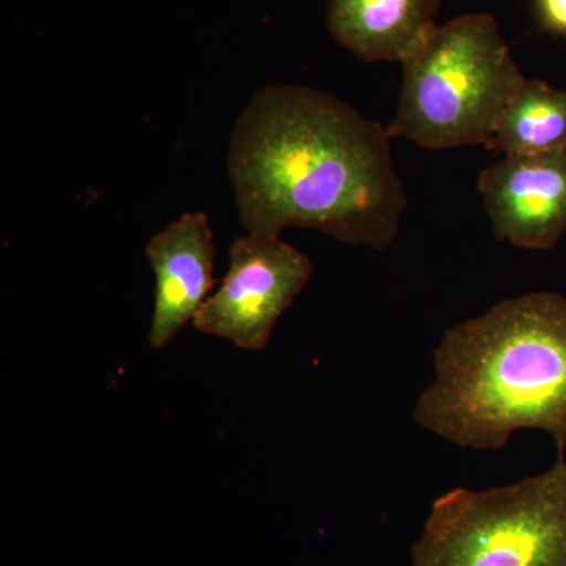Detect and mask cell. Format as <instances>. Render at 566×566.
Listing matches in <instances>:
<instances>
[{
	"instance_id": "obj_8",
	"label": "cell",
	"mask_w": 566,
	"mask_h": 566,
	"mask_svg": "<svg viewBox=\"0 0 566 566\" xmlns=\"http://www.w3.org/2000/svg\"><path fill=\"white\" fill-rule=\"evenodd\" d=\"M441 0H329L327 29L367 63L403 62L438 28Z\"/></svg>"
},
{
	"instance_id": "obj_5",
	"label": "cell",
	"mask_w": 566,
	"mask_h": 566,
	"mask_svg": "<svg viewBox=\"0 0 566 566\" xmlns=\"http://www.w3.org/2000/svg\"><path fill=\"white\" fill-rule=\"evenodd\" d=\"M312 274L311 259L279 237L238 238L230 245L226 277L193 316V327L245 352H263Z\"/></svg>"
},
{
	"instance_id": "obj_9",
	"label": "cell",
	"mask_w": 566,
	"mask_h": 566,
	"mask_svg": "<svg viewBox=\"0 0 566 566\" xmlns=\"http://www.w3.org/2000/svg\"><path fill=\"white\" fill-rule=\"evenodd\" d=\"M488 150L534 155L566 147V88L526 80L495 123Z\"/></svg>"
},
{
	"instance_id": "obj_3",
	"label": "cell",
	"mask_w": 566,
	"mask_h": 566,
	"mask_svg": "<svg viewBox=\"0 0 566 566\" xmlns=\"http://www.w3.org/2000/svg\"><path fill=\"white\" fill-rule=\"evenodd\" d=\"M401 65L403 87L387 134L428 150L486 145L527 80L490 13L438 25Z\"/></svg>"
},
{
	"instance_id": "obj_2",
	"label": "cell",
	"mask_w": 566,
	"mask_h": 566,
	"mask_svg": "<svg viewBox=\"0 0 566 566\" xmlns=\"http://www.w3.org/2000/svg\"><path fill=\"white\" fill-rule=\"evenodd\" d=\"M415 420L450 444L499 450L521 430L566 450V296L532 292L446 329Z\"/></svg>"
},
{
	"instance_id": "obj_4",
	"label": "cell",
	"mask_w": 566,
	"mask_h": 566,
	"mask_svg": "<svg viewBox=\"0 0 566 566\" xmlns=\"http://www.w3.org/2000/svg\"><path fill=\"white\" fill-rule=\"evenodd\" d=\"M411 565L566 566L565 455L510 485L439 495Z\"/></svg>"
},
{
	"instance_id": "obj_1",
	"label": "cell",
	"mask_w": 566,
	"mask_h": 566,
	"mask_svg": "<svg viewBox=\"0 0 566 566\" xmlns=\"http://www.w3.org/2000/svg\"><path fill=\"white\" fill-rule=\"evenodd\" d=\"M245 232L316 230L386 251L408 207L390 136L331 93L268 85L238 117L227 156Z\"/></svg>"
},
{
	"instance_id": "obj_6",
	"label": "cell",
	"mask_w": 566,
	"mask_h": 566,
	"mask_svg": "<svg viewBox=\"0 0 566 566\" xmlns=\"http://www.w3.org/2000/svg\"><path fill=\"white\" fill-rule=\"evenodd\" d=\"M479 191L499 241L551 251L566 233V147L504 155L480 174Z\"/></svg>"
},
{
	"instance_id": "obj_7",
	"label": "cell",
	"mask_w": 566,
	"mask_h": 566,
	"mask_svg": "<svg viewBox=\"0 0 566 566\" xmlns=\"http://www.w3.org/2000/svg\"><path fill=\"white\" fill-rule=\"evenodd\" d=\"M155 273L148 344L163 349L192 322L214 290V234L202 211L185 212L145 248Z\"/></svg>"
},
{
	"instance_id": "obj_10",
	"label": "cell",
	"mask_w": 566,
	"mask_h": 566,
	"mask_svg": "<svg viewBox=\"0 0 566 566\" xmlns=\"http://www.w3.org/2000/svg\"><path fill=\"white\" fill-rule=\"evenodd\" d=\"M535 11L546 31L566 36V0H535Z\"/></svg>"
}]
</instances>
